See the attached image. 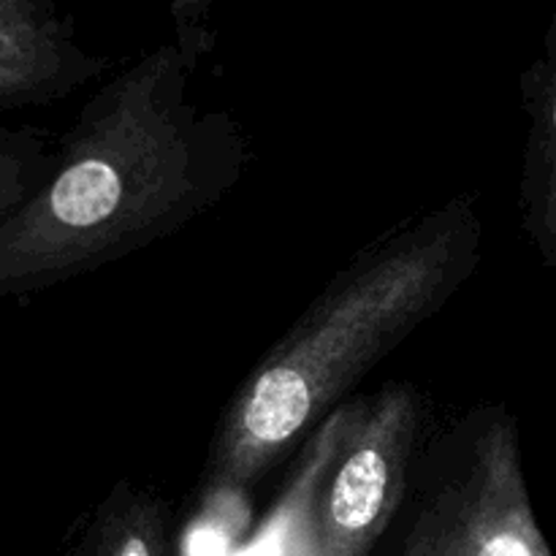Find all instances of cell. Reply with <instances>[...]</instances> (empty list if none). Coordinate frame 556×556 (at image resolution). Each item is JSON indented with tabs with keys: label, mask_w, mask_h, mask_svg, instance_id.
Here are the masks:
<instances>
[{
	"label": "cell",
	"mask_w": 556,
	"mask_h": 556,
	"mask_svg": "<svg viewBox=\"0 0 556 556\" xmlns=\"http://www.w3.org/2000/svg\"><path fill=\"white\" fill-rule=\"evenodd\" d=\"M166 3L174 22V41L185 54L201 63V58L215 47V33L210 27L215 0H166Z\"/></svg>",
	"instance_id": "cell-10"
},
{
	"label": "cell",
	"mask_w": 556,
	"mask_h": 556,
	"mask_svg": "<svg viewBox=\"0 0 556 556\" xmlns=\"http://www.w3.org/2000/svg\"><path fill=\"white\" fill-rule=\"evenodd\" d=\"M101 68L60 0H0V109L58 101Z\"/></svg>",
	"instance_id": "cell-5"
},
{
	"label": "cell",
	"mask_w": 556,
	"mask_h": 556,
	"mask_svg": "<svg viewBox=\"0 0 556 556\" xmlns=\"http://www.w3.org/2000/svg\"><path fill=\"white\" fill-rule=\"evenodd\" d=\"M166 505L134 481H117L92 516L79 556H168Z\"/></svg>",
	"instance_id": "cell-7"
},
{
	"label": "cell",
	"mask_w": 556,
	"mask_h": 556,
	"mask_svg": "<svg viewBox=\"0 0 556 556\" xmlns=\"http://www.w3.org/2000/svg\"><path fill=\"white\" fill-rule=\"evenodd\" d=\"M418 427L407 383L329 413L280 508V556H369L405 500Z\"/></svg>",
	"instance_id": "cell-3"
},
{
	"label": "cell",
	"mask_w": 556,
	"mask_h": 556,
	"mask_svg": "<svg viewBox=\"0 0 556 556\" xmlns=\"http://www.w3.org/2000/svg\"><path fill=\"white\" fill-rule=\"evenodd\" d=\"M483 223L462 193L358 253L248 375L215 429L206 505L237 500L413 331L481 261Z\"/></svg>",
	"instance_id": "cell-2"
},
{
	"label": "cell",
	"mask_w": 556,
	"mask_h": 556,
	"mask_svg": "<svg viewBox=\"0 0 556 556\" xmlns=\"http://www.w3.org/2000/svg\"><path fill=\"white\" fill-rule=\"evenodd\" d=\"M448 497L465 556H554L532 510L519 424L505 407L476 418L465 472Z\"/></svg>",
	"instance_id": "cell-4"
},
{
	"label": "cell",
	"mask_w": 556,
	"mask_h": 556,
	"mask_svg": "<svg viewBox=\"0 0 556 556\" xmlns=\"http://www.w3.org/2000/svg\"><path fill=\"white\" fill-rule=\"evenodd\" d=\"M195 68L172 38L87 101L41 188L0 223V299L150 248L237 185L242 134L190 98Z\"/></svg>",
	"instance_id": "cell-1"
},
{
	"label": "cell",
	"mask_w": 556,
	"mask_h": 556,
	"mask_svg": "<svg viewBox=\"0 0 556 556\" xmlns=\"http://www.w3.org/2000/svg\"><path fill=\"white\" fill-rule=\"evenodd\" d=\"M54 152L30 128H0V223L9 220L49 177Z\"/></svg>",
	"instance_id": "cell-8"
},
{
	"label": "cell",
	"mask_w": 556,
	"mask_h": 556,
	"mask_svg": "<svg viewBox=\"0 0 556 556\" xmlns=\"http://www.w3.org/2000/svg\"><path fill=\"white\" fill-rule=\"evenodd\" d=\"M402 556H465L448 489L440 494L432 508L418 516Z\"/></svg>",
	"instance_id": "cell-9"
},
{
	"label": "cell",
	"mask_w": 556,
	"mask_h": 556,
	"mask_svg": "<svg viewBox=\"0 0 556 556\" xmlns=\"http://www.w3.org/2000/svg\"><path fill=\"white\" fill-rule=\"evenodd\" d=\"M530 117L519 179L521 228L546 269H556V14L543 49L521 76Z\"/></svg>",
	"instance_id": "cell-6"
}]
</instances>
